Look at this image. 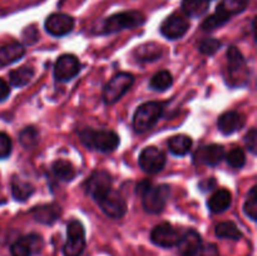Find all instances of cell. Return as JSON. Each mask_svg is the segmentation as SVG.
I'll list each match as a JSON object with an SVG mask.
<instances>
[{
  "label": "cell",
  "instance_id": "25",
  "mask_svg": "<svg viewBox=\"0 0 257 256\" xmlns=\"http://www.w3.org/2000/svg\"><path fill=\"white\" fill-rule=\"evenodd\" d=\"M192 148V140L186 135L173 136L168 140V150L175 156H185Z\"/></svg>",
  "mask_w": 257,
  "mask_h": 256
},
{
  "label": "cell",
  "instance_id": "15",
  "mask_svg": "<svg viewBox=\"0 0 257 256\" xmlns=\"http://www.w3.org/2000/svg\"><path fill=\"white\" fill-rule=\"evenodd\" d=\"M42 247V236L30 233V235L15 241L10 247V252H12V256H32L33 253L39 252Z\"/></svg>",
  "mask_w": 257,
  "mask_h": 256
},
{
  "label": "cell",
  "instance_id": "27",
  "mask_svg": "<svg viewBox=\"0 0 257 256\" xmlns=\"http://www.w3.org/2000/svg\"><path fill=\"white\" fill-rule=\"evenodd\" d=\"M52 168L54 175L57 176L60 181H64V182H70V181L75 177V175H77L74 166H73L69 161H55V162L53 163Z\"/></svg>",
  "mask_w": 257,
  "mask_h": 256
},
{
  "label": "cell",
  "instance_id": "26",
  "mask_svg": "<svg viewBox=\"0 0 257 256\" xmlns=\"http://www.w3.org/2000/svg\"><path fill=\"white\" fill-rule=\"evenodd\" d=\"M34 77V70L30 67H20L10 72L9 80L10 84L17 88H22L24 85L29 84Z\"/></svg>",
  "mask_w": 257,
  "mask_h": 256
},
{
  "label": "cell",
  "instance_id": "19",
  "mask_svg": "<svg viewBox=\"0 0 257 256\" xmlns=\"http://www.w3.org/2000/svg\"><path fill=\"white\" fill-rule=\"evenodd\" d=\"M232 202V195L228 190H218L208 200V208L215 213L225 212Z\"/></svg>",
  "mask_w": 257,
  "mask_h": 256
},
{
  "label": "cell",
  "instance_id": "31",
  "mask_svg": "<svg viewBox=\"0 0 257 256\" xmlns=\"http://www.w3.org/2000/svg\"><path fill=\"white\" fill-rule=\"evenodd\" d=\"M243 211L246 215L251 218L252 221L257 220V187L253 186L248 192L247 197H246L245 205H243Z\"/></svg>",
  "mask_w": 257,
  "mask_h": 256
},
{
  "label": "cell",
  "instance_id": "42",
  "mask_svg": "<svg viewBox=\"0 0 257 256\" xmlns=\"http://www.w3.org/2000/svg\"><path fill=\"white\" fill-rule=\"evenodd\" d=\"M208 2H210V0H208Z\"/></svg>",
  "mask_w": 257,
  "mask_h": 256
},
{
  "label": "cell",
  "instance_id": "20",
  "mask_svg": "<svg viewBox=\"0 0 257 256\" xmlns=\"http://www.w3.org/2000/svg\"><path fill=\"white\" fill-rule=\"evenodd\" d=\"M162 53V47L160 44H156V43H146V44L136 48L135 50L136 59L143 63L155 62V60L160 59Z\"/></svg>",
  "mask_w": 257,
  "mask_h": 256
},
{
  "label": "cell",
  "instance_id": "37",
  "mask_svg": "<svg viewBox=\"0 0 257 256\" xmlns=\"http://www.w3.org/2000/svg\"><path fill=\"white\" fill-rule=\"evenodd\" d=\"M12 140L8 135L0 132V160L9 157L12 153Z\"/></svg>",
  "mask_w": 257,
  "mask_h": 256
},
{
  "label": "cell",
  "instance_id": "2",
  "mask_svg": "<svg viewBox=\"0 0 257 256\" xmlns=\"http://www.w3.org/2000/svg\"><path fill=\"white\" fill-rule=\"evenodd\" d=\"M146 17L137 10L130 12H120L117 14L110 15L103 23V33L104 34H113L124 29H133L145 24Z\"/></svg>",
  "mask_w": 257,
  "mask_h": 256
},
{
  "label": "cell",
  "instance_id": "29",
  "mask_svg": "<svg viewBox=\"0 0 257 256\" xmlns=\"http://www.w3.org/2000/svg\"><path fill=\"white\" fill-rule=\"evenodd\" d=\"M12 193L15 200L23 202V201H27L34 193V187H33L32 183L27 182V181L15 178L12 183Z\"/></svg>",
  "mask_w": 257,
  "mask_h": 256
},
{
  "label": "cell",
  "instance_id": "32",
  "mask_svg": "<svg viewBox=\"0 0 257 256\" xmlns=\"http://www.w3.org/2000/svg\"><path fill=\"white\" fill-rule=\"evenodd\" d=\"M38 131L33 127H27L20 132L19 141L22 143V146L27 150H30V148L34 147L38 143Z\"/></svg>",
  "mask_w": 257,
  "mask_h": 256
},
{
  "label": "cell",
  "instance_id": "1",
  "mask_svg": "<svg viewBox=\"0 0 257 256\" xmlns=\"http://www.w3.org/2000/svg\"><path fill=\"white\" fill-rule=\"evenodd\" d=\"M79 137L87 147L100 152H112L119 146V137L113 131H95L85 128L79 133Z\"/></svg>",
  "mask_w": 257,
  "mask_h": 256
},
{
  "label": "cell",
  "instance_id": "8",
  "mask_svg": "<svg viewBox=\"0 0 257 256\" xmlns=\"http://www.w3.org/2000/svg\"><path fill=\"white\" fill-rule=\"evenodd\" d=\"M95 202L98 203L100 210L105 215L112 218H120L127 212V203H125L124 198L113 188L105 192L103 196H100L98 200H95Z\"/></svg>",
  "mask_w": 257,
  "mask_h": 256
},
{
  "label": "cell",
  "instance_id": "24",
  "mask_svg": "<svg viewBox=\"0 0 257 256\" xmlns=\"http://www.w3.org/2000/svg\"><path fill=\"white\" fill-rule=\"evenodd\" d=\"M210 8L208 0H182L181 9L187 18H201Z\"/></svg>",
  "mask_w": 257,
  "mask_h": 256
},
{
  "label": "cell",
  "instance_id": "34",
  "mask_svg": "<svg viewBox=\"0 0 257 256\" xmlns=\"http://www.w3.org/2000/svg\"><path fill=\"white\" fill-rule=\"evenodd\" d=\"M227 22H230L227 18H225L223 15L215 12L212 15H210V17H207L203 20L202 24H201V28H202L203 30H213L217 29V28L223 27Z\"/></svg>",
  "mask_w": 257,
  "mask_h": 256
},
{
  "label": "cell",
  "instance_id": "6",
  "mask_svg": "<svg viewBox=\"0 0 257 256\" xmlns=\"http://www.w3.org/2000/svg\"><path fill=\"white\" fill-rule=\"evenodd\" d=\"M133 82H135V78L131 73H118L107 83L103 89V100L107 104H113V103L118 102L132 87Z\"/></svg>",
  "mask_w": 257,
  "mask_h": 256
},
{
  "label": "cell",
  "instance_id": "28",
  "mask_svg": "<svg viewBox=\"0 0 257 256\" xmlns=\"http://www.w3.org/2000/svg\"><path fill=\"white\" fill-rule=\"evenodd\" d=\"M216 236L220 238H227V240H240L242 237V232L240 228L232 222V221H226L221 222L216 226Z\"/></svg>",
  "mask_w": 257,
  "mask_h": 256
},
{
  "label": "cell",
  "instance_id": "36",
  "mask_svg": "<svg viewBox=\"0 0 257 256\" xmlns=\"http://www.w3.org/2000/svg\"><path fill=\"white\" fill-rule=\"evenodd\" d=\"M187 256H220L217 246L213 243H201L195 251Z\"/></svg>",
  "mask_w": 257,
  "mask_h": 256
},
{
  "label": "cell",
  "instance_id": "12",
  "mask_svg": "<svg viewBox=\"0 0 257 256\" xmlns=\"http://www.w3.org/2000/svg\"><path fill=\"white\" fill-rule=\"evenodd\" d=\"M45 30L53 37H64L74 28V19L65 13H53L44 23Z\"/></svg>",
  "mask_w": 257,
  "mask_h": 256
},
{
  "label": "cell",
  "instance_id": "3",
  "mask_svg": "<svg viewBox=\"0 0 257 256\" xmlns=\"http://www.w3.org/2000/svg\"><path fill=\"white\" fill-rule=\"evenodd\" d=\"M171 195V188L167 185L152 186L151 183H143L142 203L143 207L150 213H160L165 208Z\"/></svg>",
  "mask_w": 257,
  "mask_h": 256
},
{
  "label": "cell",
  "instance_id": "38",
  "mask_svg": "<svg viewBox=\"0 0 257 256\" xmlns=\"http://www.w3.org/2000/svg\"><path fill=\"white\" fill-rule=\"evenodd\" d=\"M245 142H246V145H247L248 151H250L251 153H253V155H255V153H256V148H257V132H256V128H251V130L248 131V133H247V135H246V137H245Z\"/></svg>",
  "mask_w": 257,
  "mask_h": 256
},
{
  "label": "cell",
  "instance_id": "21",
  "mask_svg": "<svg viewBox=\"0 0 257 256\" xmlns=\"http://www.w3.org/2000/svg\"><path fill=\"white\" fill-rule=\"evenodd\" d=\"M248 7V0H222L216 8V13L223 15L228 20L241 14Z\"/></svg>",
  "mask_w": 257,
  "mask_h": 256
},
{
  "label": "cell",
  "instance_id": "17",
  "mask_svg": "<svg viewBox=\"0 0 257 256\" xmlns=\"http://www.w3.org/2000/svg\"><path fill=\"white\" fill-rule=\"evenodd\" d=\"M217 125L223 135H232L245 125V117L235 110L226 112L218 118Z\"/></svg>",
  "mask_w": 257,
  "mask_h": 256
},
{
  "label": "cell",
  "instance_id": "40",
  "mask_svg": "<svg viewBox=\"0 0 257 256\" xmlns=\"http://www.w3.org/2000/svg\"><path fill=\"white\" fill-rule=\"evenodd\" d=\"M9 94H10L9 84H8L4 79L0 78V102L7 99V98L9 97Z\"/></svg>",
  "mask_w": 257,
  "mask_h": 256
},
{
  "label": "cell",
  "instance_id": "39",
  "mask_svg": "<svg viewBox=\"0 0 257 256\" xmlns=\"http://www.w3.org/2000/svg\"><path fill=\"white\" fill-rule=\"evenodd\" d=\"M23 35H24L25 43H28V44H32L35 40H38V30L34 27L27 28V30H25Z\"/></svg>",
  "mask_w": 257,
  "mask_h": 256
},
{
  "label": "cell",
  "instance_id": "22",
  "mask_svg": "<svg viewBox=\"0 0 257 256\" xmlns=\"http://www.w3.org/2000/svg\"><path fill=\"white\" fill-rule=\"evenodd\" d=\"M201 243H202V238H201L200 233L196 232L195 230H188L187 232L183 233L182 237H180L177 246L181 256H187L192 251H195Z\"/></svg>",
  "mask_w": 257,
  "mask_h": 256
},
{
  "label": "cell",
  "instance_id": "35",
  "mask_svg": "<svg viewBox=\"0 0 257 256\" xmlns=\"http://www.w3.org/2000/svg\"><path fill=\"white\" fill-rule=\"evenodd\" d=\"M221 47V42L215 38H207L200 44V52L206 55H213Z\"/></svg>",
  "mask_w": 257,
  "mask_h": 256
},
{
  "label": "cell",
  "instance_id": "5",
  "mask_svg": "<svg viewBox=\"0 0 257 256\" xmlns=\"http://www.w3.org/2000/svg\"><path fill=\"white\" fill-rule=\"evenodd\" d=\"M226 55H227L228 83L235 87L245 85L248 79V69L242 53L238 48L230 47Z\"/></svg>",
  "mask_w": 257,
  "mask_h": 256
},
{
  "label": "cell",
  "instance_id": "13",
  "mask_svg": "<svg viewBox=\"0 0 257 256\" xmlns=\"http://www.w3.org/2000/svg\"><path fill=\"white\" fill-rule=\"evenodd\" d=\"M85 190L93 200H98L100 196L112 190V177L107 171H95L88 178Z\"/></svg>",
  "mask_w": 257,
  "mask_h": 256
},
{
  "label": "cell",
  "instance_id": "23",
  "mask_svg": "<svg viewBox=\"0 0 257 256\" xmlns=\"http://www.w3.org/2000/svg\"><path fill=\"white\" fill-rule=\"evenodd\" d=\"M32 213L38 222L50 225L58 220L60 215V208L55 205H43L33 208Z\"/></svg>",
  "mask_w": 257,
  "mask_h": 256
},
{
  "label": "cell",
  "instance_id": "4",
  "mask_svg": "<svg viewBox=\"0 0 257 256\" xmlns=\"http://www.w3.org/2000/svg\"><path fill=\"white\" fill-rule=\"evenodd\" d=\"M163 113V104L160 102H147L137 108L133 115V128L136 132L143 133L151 130Z\"/></svg>",
  "mask_w": 257,
  "mask_h": 256
},
{
  "label": "cell",
  "instance_id": "10",
  "mask_svg": "<svg viewBox=\"0 0 257 256\" xmlns=\"http://www.w3.org/2000/svg\"><path fill=\"white\" fill-rule=\"evenodd\" d=\"M140 167L145 171L146 173L155 175V173L161 172L166 165V156L160 148L155 146L145 148L140 155Z\"/></svg>",
  "mask_w": 257,
  "mask_h": 256
},
{
  "label": "cell",
  "instance_id": "7",
  "mask_svg": "<svg viewBox=\"0 0 257 256\" xmlns=\"http://www.w3.org/2000/svg\"><path fill=\"white\" fill-rule=\"evenodd\" d=\"M67 241L63 247L65 256H79L85 247V231L82 223L73 220L68 223Z\"/></svg>",
  "mask_w": 257,
  "mask_h": 256
},
{
  "label": "cell",
  "instance_id": "14",
  "mask_svg": "<svg viewBox=\"0 0 257 256\" xmlns=\"http://www.w3.org/2000/svg\"><path fill=\"white\" fill-rule=\"evenodd\" d=\"M151 240L155 245L161 246V247H173V246L177 245L180 235H178V231L171 223L162 222L152 230Z\"/></svg>",
  "mask_w": 257,
  "mask_h": 256
},
{
  "label": "cell",
  "instance_id": "41",
  "mask_svg": "<svg viewBox=\"0 0 257 256\" xmlns=\"http://www.w3.org/2000/svg\"><path fill=\"white\" fill-rule=\"evenodd\" d=\"M215 183L216 182H215V180H213V178H208V180L201 182L200 187H201V190H202V191H210V190H212L213 186H215Z\"/></svg>",
  "mask_w": 257,
  "mask_h": 256
},
{
  "label": "cell",
  "instance_id": "30",
  "mask_svg": "<svg viewBox=\"0 0 257 256\" xmlns=\"http://www.w3.org/2000/svg\"><path fill=\"white\" fill-rule=\"evenodd\" d=\"M173 84L172 74L167 70H161L152 77L150 82V87L155 90H166Z\"/></svg>",
  "mask_w": 257,
  "mask_h": 256
},
{
  "label": "cell",
  "instance_id": "9",
  "mask_svg": "<svg viewBox=\"0 0 257 256\" xmlns=\"http://www.w3.org/2000/svg\"><path fill=\"white\" fill-rule=\"evenodd\" d=\"M190 29L187 17L181 13H173L161 25V34L167 39L175 40L182 38Z\"/></svg>",
  "mask_w": 257,
  "mask_h": 256
},
{
  "label": "cell",
  "instance_id": "33",
  "mask_svg": "<svg viewBox=\"0 0 257 256\" xmlns=\"http://www.w3.org/2000/svg\"><path fill=\"white\" fill-rule=\"evenodd\" d=\"M226 161H227L228 165L233 168H241L245 166L246 163V156L241 148L236 147L232 148L227 155H225Z\"/></svg>",
  "mask_w": 257,
  "mask_h": 256
},
{
  "label": "cell",
  "instance_id": "18",
  "mask_svg": "<svg viewBox=\"0 0 257 256\" xmlns=\"http://www.w3.org/2000/svg\"><path fill=\"white\" fill-rule=\"evenodd\" d=\"M25 53L24 45L20 43L14 42L7 45L0 47V68L15 63L17 60L22 59Z\"/></svg>",
  "mask_w": 257,
  "mask_h": 256
},
{
  "label": "cell",
  "instance_id": "11",
  "mask_svg": "<svg viewBox=\"0 0 257 256\" xmlns=\"http://www.w3.org/2000/svg\"><path fill=\"white\" fill-rule=\"evenodd\" d=\"M80 72V62L73 54H63L54 67V77L58 82H69Z\"/></svg>",
  "mask_w": 257,
  "mask_h": 256
},
{
  "label": "cell",
  "instance_id": "16",
  "mask_svg": "<svg viewBox=\"0 0 257 256\" xmlns=\"http://www.w3.org/2000/svg\"><path fill=\"white\" fill-rule=\"evenodd\" d=\"M225 150L221 145H212L205 146L200 148L195 155V161L198 163H203L207 166H217L220 165L221 161L225 158Z\"/></svg>",
  "mask_w": 257,
  "mask_h": 256
}]
</instances>
